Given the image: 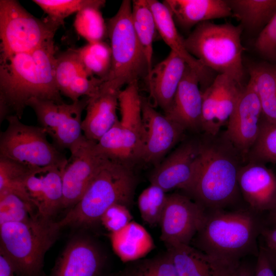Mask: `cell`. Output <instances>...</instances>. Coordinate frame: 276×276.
<instances>
[{"label":"cell","mask_w":276,"mask_h":276,"mask_svg":"<svg viewBox=\"0 0 276 276\" xmlns=\"http://www.w3.org/2000/svg\"><path fill=\"white\" fill-rule=\"evenodd\" d=\"M265 121L276 123V67L260 63L249 67Z\"/></svg>","instance_id":"f1b7e54d"},{"label":"cell","mask_w":276,"mask_h":276,"mask_svg":"<svg viewBox=\"0 0 276 276\" xmlns=\"http://www.w3.org/2000/svg\"><path fill=\"white\" fill-rule=\"evenodd\" d=\"M266 248V247H265ZM270 261L272 264L273 268L276 272V255L271 252L266 248Z\"/></svg>","instance_id":"bcb514c9"},{"label":"cell","mask_w":276,"mask_h":276,"mask_svg":"<svg viewBox=\"0 0 276 276\" xmlns=\"http://www.w3.org/2000/svg\"><path fill=\"white\" fill-rule=\"evenodd\" d=\"M174 21L185 29L212 19L233 16L226 0H165Z\"/></svg>","instance_id":"cb8c5ba5"},{"label":"cell","mask_w":276,"mask_h":276,"mask_svg":"<svg viewBox=\"0 0 276 276\" xmlns=\"http://www.w3.org/2000/svg\"><path fill=\"white\" fill-rule=\"evenodd\" d=\"M60 26L48 17H35L17 1L1 0V58L39 48L54 39Z\"/></svg>","instance_id":"ba28073f"},{"label":"cell","mask_w":276,"mask_h":276,"mask_svg":"<svg viewBox=\"0 0 276 276\" xmlns=\"http://www.w3.org/2000/svg\"><path fill=\"white\" fill-rule=\"evenodd\" d=\"M69 151L70 156L61 170L62 209L67 211L81 198L104 157L97 150L96 142L89 140L85 136Z\"/></svg>","instance_id":"7c38bea8"},{"label":"cell","mask_w":276,"mask_h":276,"mask_svg":"<svg viewBox=\"0 0 276 276\" xmlns=\"http://www.w3.org/2000/svg\"><path fill=\"white\" fill-rule=\"evenodd\" d=\"M270 219L271 222L274 224V227H276V204L271 211Z\"/></svg>","instance_id":"7dc6e473"},{"label":"cell","mask_w":276,"mask_h":276,"mask_svg":"<svg viewBox=\"0 0 276 276\" xmlns=\"http://www.w3.org/2000/svg\"><path fill=\"white\" fill-rule=\"evenodd\" d=\"M144 138L124 128L119 119L101 139V145L106 154L111 158L128 167L143 162Z\"/></svg>","instance_id":"d4e9b609"},{"label":"cell","mask_w":276,"mask_h":276,"mask_svg":"<svg viewBox=\"0 0 276 276\" xmlns=\"http://www.w3.org/2000/svg\"><path fill=\"white\" fill-rule=\"evenodd\" d=\"M257 257L254 276H275V270L265 246L259 245Z\"/></svg>","instance_id":"7bdbcfd3"},{"label":"cell","mask_w":276,"mask_h":276,"mask_svg":"<svg viewBox=\"0 0 276 276\" xmlns=\"http://www.w3.org/2000/svg\"><path fill=\"white\" fill-rule=\"evenodd\" d=\"M50 19L62 25L65 18L92 5L105 6L104 0H33Z\"/></svg>","instance_id":"74e56055"},{"label":"cell","mask_w":276,"mask_h":276,"mask_svg":"<svg viewBox=\"0 0 276 276\" xmlns=\"http://www.w3.org/2000/svg\"><path fill=\"white\" fill-rule=\"evenodd\" d=\"M131 10L132 2L124 0L117 13L106 22L112 60L103 84L119 90L124 85L146 80L151 70L135 32Z\"/></svg>","instance_id":"52a82bcc"},{"label":"cell","mask_w":276,"mask_h":276,"mask_svg":"<svg viewBox=\"0 0 276 276\" xmlns=\"http://www.w3.org/2000/svg\"><path fill=\"white\" fill-rule=\"evenodd\" d=\"M6 120L8 124L1 133L0 156L32 168H64L68 158L49 142L42 127L25 124L15 116Z\"/></svg>","instance_id":"9c48e42d"},{"label":"cell","mask_w":276,"mask_h":276,"mask_svg":"<svg viewBox=\"0 0 276 276\" xmlns=\"http://www.w3.org/2000/svg\"><path fill=\"white\" fill-rule=\"evenodd\" d=\"M87 71L92 76L106 80L111 66L110 45L104 41L88 43L75 49Z\"/></svg>","instance_id":"d6a6232c"},{"label":"cell","mask_w":276,"mask_h":276,"mask_svg":"<svg viewBox=\"0 0 276 276\" xmlns=\"http://www.w3.org/2000/svg\"><path fill=\"white\" fill-rule=\"evenodd\" d=\"M167 194L159 187L150 184L139 196L137 204L143 221L151 226L159 224Z\"/></svg>","instance_id":"d590c367"},{"label":"cell","mask_w":276,"mask_h":276,"mask_svg":"<svg viewBox=\"0 0 276 276\" xmlns=\"http://www.w3.org/2000/svg\"><path fill=\"white\" fill-rule=\"evenodd\" d=\"M242 27L231 23L201 22L184 39L188 52L205 67L242 85L244 77Z\"/></svg>","instance_id":"8992f818"},{"label":"cell","mask_w":276,"mask_h":276,"mask_svg":"<svg viewBox=\"0 0 276 276\" xmlns=\"http://www.w3.org/2000/svg\"><path fill=\"white\" fill-rule=\"evenodd\" d=\"M153 14L157 31L171 51L179 56L191 68L199 75L201 86L204 89L210 85V71L187 50L184 38L179 34L175 26L172 15L167 7L156 0H147Z\"/></svg>","instance_id":"603a6c76"},{"label":"cell","mask_w":276,"mask_h":276,"mask_svg":"<svg viewBox=\"0 0 276 276\" xmlns=\"http://www.w3.org/2000/svg\"><path fill=\"white\" fill-rule=\"evenodd\" d=\"M136 185L132 168L104 156L81 198L57 221L59 226H92L100 222L104 213L115 204L130 208Z\"/></svg>","instance_id":"3957f363"},{"label":"cell","mask_w":276,"mask_h":276,"mask_svg":"<svg viewBox=\"0 0 276 276\" xmlns=\"http://www.w3.org/2000/svg\"><path fill=\"white\" fill-rule=\"evenodd\" d=\"M115 276H178L172 260L166 252L150 258L128 262Z\"/></svg>","instance_id":"e575fe53"},{"label":"cell","mask_w":276,"mask_h":276,"mask_svg":"<svg viewBox=\"0 0 276 276\" xmlns=\"http://www.w3.org/2000/svg\"><path fill=\"white\" fill-rule=\"evenodd\" d=\"M238 153L227 139L225 144L212 140L199 143L195 180L189 196L206 211L225 209L236 200L241 167Z\"/></svg>","instance_id":"277c9868"},{"label":"cell","mask_w":276,"mask_h":276,"mask_svg":"<svg viewBox=\"0 0 276 276\" xmlns=\"http://www.w3.org/2000/svg\"><path fill=\"white\" fill-rule=\"evenodd\" d=\"M132 219L129 208L123 204H115L104 213L100 222L110 233H113L124 228L132 221Z\"/></svg>","instance_id":"60d3db41"},{"label":"cell","mask_w":276,"mask_h":276,"mask_svg":"<svg viewBox=\"0 0 276 276\" xmlns=\"http://www.w3.org/2000/svg\"><path fill=\"white\" fill-rule=\"evenodd\" d=\"M141 105L145 131L143 162L156 166L181 139L186 129L156 111L148 98L141 96Z\"/></svg>","instance_id":"2e32d148"},{"label":"cell","mask_w":276,"mask_h":276,"mask_svg":"<svg viewBox=\"0 0 276 276\" xmlns=\"http://www.w3.org/2000/svg\"><path fill=\"white\" fill-rule=\"evenodd\" d=\"M107 257L92 237L72 238L57 259L49 276H105Z\"/></svg>","instance_id":"5bb4252c"},{"label":"cell","mask_w":276,"mask_h":276,"mask_svg":"<svg viewBox=\"0 0 276 276\" xmlns=\"http://www.w3.org/2000/svg\"><path fill=\"white\" fill-rule=\"evenodd\" d=\"M131 15L135 32L152 69L153 42L157 29L148 1H132Z\"/></svg>","instance_id":"f546056e"},{"label":"cell","mask_w":276,"mask_h":276,"mask_svg":"<svg viewBox=\"0 0 276 276\" xmlns=\"http://www.w3.org/2000/svg\"><path fill=\"white\" fill-rule=\"evenodd\" d=\"M120 91L103 84L97 94L89 97L82 123L86 139L97 142L119 119L117 109Z\"/></svg>","instance_id":"7402d4cb"},{"label":"cell","mask_w":276,"mask_h":276,"mask_svg":"<svg viewBox=\"0 0 276 276\" xmlns=\"http://www.w3.org/2000/svg\"><path fill=\"white\" fill-rule=\"evenodd\" d=\"M187 66L186 62L175 52L153 67L147 79L148 100L155 107L167 113L171 108L175 93Z\"/></svg>","instance_id":"ffe728a7"},{"label":"cell","mask_w":276,"mask_h":276,"mask_svg":"<svg viewBox=\"0 0 276 276\" xmlns=\"http://www.w3.org/2000/svg\"><path fill=\"white\" fill-rule=\"evenodd\" d=\"M263 228L257 213L249 209L206 211L190 245L221 264H234L247 256H258Z\"/></svg>","instance_id":"7a4b0ae2"},{"label":"cell","mask_w":276,"mask_h":276,"mask_svg":"<svg viewBox=\"0 0 276 276\" xmlns=\"http://www.w3.org/2000/svg\"><path fill=\"white\" fill-rule=\"evenodd\" d=\"M206 214L205 209L189 196L178 193L167 194L159 224L161 240L167 247L190 245Z\"/></svg>","instance_id":"8fae6325"},{"label":"cell","mask_w":276,"mask_h":276,"mask_svg":"<svg viewBox=\"0 0 276 276\" xmlns=\"http://www.w3.org/2000/svg\"><path fill=\"white\" fill-rule=\"evenodd\" d=\"M262 115L258 96L249 79L242 88L224 134L225 137L243 157L247 156L258 138Z\"/></svg>","instance_id":"4fadbf2b"},{"label":"cell","mask_w":276,"mask_h":276,"mask_svg":"<svg viewBox=\"0 0 276 276\" xmlns=\"http://www.w3.org/2000/svg\"><path fill=\"white\" fill-rule=\"evenodd\" d=\"M178 276H214L218 262L191 245L167 247Z\"/></svg>","instance_id":"4316f807"},{"label":"cell","mask_w":276,"mask_h":276,"mask_svg":"<svg viewBox=\"0 0 276 276\" xmlns=\"http://www.w3.org/2000/svg\"><path fill=\"white\" fill-rule=\"evenodd\" d=\"M247 156L249 161L276 163V123L261 122L258 138Z\"/></svg>","instance_id":"f35d334b"},{"label":"cell","mask_w":276,"mask_h":276,"mask_svg":"<svg viewBox=\"0 0 276 276\" xmlns=\"http://www.w3.org/2000/svg\"><path fill=\"white\" fill-rule=\"evenodd\" d=\"M54 39L28 53L0 59V121L10 116L21 119L32 98L63 100L55 80Z\"/></svg>","instance_id":"6da1fadb"},{"label":"cell","mask_w":276,"mask_h":276,"mask_svg":"<svg viewBox=\"0 0 276 276\" xmlns=\"http://www.w3.org/2000/svg\"><path fill=\"white\" fill-rule=\"evenodd\" d=\"M0 276H16L10 262L1 254Z\"/></svg>","instance_id":"f6af8a7d"},{"label":"cell","mask_w":276,"mask_h":276,"mask_svg":"<svg viewBox=\"0 0 276 276\" xmlns=\"http://www.w3.org/2000/svg\"><path fill=\"white\" fill-rule=\"evenodd\" d=\"M55 80L60 94L72 102L94 96L104 83L87 71L73 49L56 56Z\"/></svg>","instance_id":"ac0fdd59"},{"label":"cell","mask_w":276,"mask_h":276,"mask_svg":"<svg viewBox=\"0 0 276 276\" xmlns=\"http://www.w3.org/2000/svg\"><path fill=\"white\" fill-rule=\"evenodd\" d=\"M240 193L256 213L271 211L276 204V176L261 163L249 161L238 174Z\"/></svg>","instance_id":"d6986e66"},{"label":"cell","mask_w":276,"mask_h":276,"mask_svg":"<svg viewBox=\"0 0 276 276\" xmlns=\"http://www.w3.org/2000/svg\"><path fill=\"white\" fill-rule=\"evenodd\" d=\"M233 16L249 31L263 29L276 12V0H226Z\"/></svg>","instance_id":"83f0119b"},{"label":"cell","mask_w":276,"mask_h":276,"mask_svg":"<svg viewBox=\"0 0 276 276\" xmlns=\"http://www.w3.org/2000/svg\"><path fill=\"white\" fill-rule=\"evenodd\" d=\"M255 48L263 57L276 62V12L260 31Z\"/></svg>","instance_id":"ab89813d"},{"label":"cell","mask_w":276,"mask_h":276,"mask_svg":"<svg viewBox=\"0 0 276 276\" xmlns=\"http://www.w3.org/2000/svg\"><path fill=\"white\" fill-rule=\"evenodd\" d=\"M199 143L186 142L172 151L156 166L151 173L150 184L165 192L181 189L189 196L194 184Z\"/></svg>","instance_id":"e0dca14e"},{"label":"cell","mask_w":276,"mask_h":276,"mask_svg":"<svg viewBox=\"0 0 276 276\" xmlns=\"http://www.w3.org/2000/svg\"><path fill=\"white\" fill-rule=\"evenodd\" d=\"M57 221L37 215L25 222L0 224V252L16 276H43L44 258L57 239Z\"/></svg>","instance_id":"5b68a950"},{"label":"cell","mask_w":276,"mask_h":276,"mask_svg":"<svg viewBox=\"0 0 276 276\" xmlns=\"http://www.w3.org/2000/svg\"><path fill=\"white\" fill-rule=\"evenodd\" d=\"M38 215L32 202L13 193L0 195V224L27 221Z\"/></svg>","instance_id":"8d00e7d4"},{"label":"cell","mask_w":276,"mask_h":276,"mask_svg":"<svg viewBox=\"0 0 276 276\" xmlns=\"http://www.w3.org/2000/svg\"><path fill=\"white\" fill-rule=\"evenodd\" d=\"M42 176V197L38 214L43 217L52 219L62 208L63 193L61 169L57 167L43 168Z\"/></svg>","instance_id":"4dcf8cb0"},{"label":"cell","mask_w":276,"mask_h":276,"mask_svg":"<svg viewBox=\"0 0 276 276\" xmlns=\"http://www.w3.org/2000/svg\"><path fill=\"white\" fill-rule=\"evenodd\" d=\"M89 97H84L71 104L32 98L27 103L34 110L37 121L53 144L60 150L71 149L84 137L82 114Z\"/></svg>","instance_id":"30bf717a"},{"label":"cell","mask_w":276,"mask_h":276,"mask_svg":"<svg viewBox=\"0 0 276 276\" xmlns=\"http://www.w3.org/2000/svg\"><path fill=\"white\" fill-rule=\"evenodd\" d=\"M103 7L89 6L76 13L74 22L75 29L88 43L102 41L107 35L106 23L100 11Z\"/></svg>","instance_id":"836d02e7"},{"label":"cell","mask_w":276,"mask_h":276,"mask_svg":"<svg viewBox=\"0 0 276 276\" xmlns=\"http://www.w3.org/2000/svg\"><path fill=\"white\" fill-rule=\"evenodd\" d=\"M243 86L226 75L218 74L202 91L201 129L207 135L216 136L227 123Z\"/></svg>","instance_id":"9a60e30c"},{"label":"cell","mask_w":276,"mask_h":276,"mask_svg":"<svg viewBox=\"0 0 276 276\" xmlns=\"http://www.w3.org/2000/svg\"><path fill=\"white\" fill-rule=\"evenodd\" d=\"M36 169L0 156V195L13 193L33 204L25 183L28 176Z\"/></svg>","instance_id":"1f68e13d"},{"label":"cell","mask_w":276,"mask_h":276,"mask_svg":"<svg viewBox=\"0 0 276 276\" xmlns=\"http://www.w3.org/2000/svg\"><path fill=\"white\" fill-rule=\"evenodd\" d=\"M110 236L114 250L124 262L141 259L153 245L146 230L133 221L120 231L110 233Z\"/></svg>","instance_id":"484cf974"},{"label":"cell","mask_w":276,"mask_h":276,"mask_svg":"<svg viewBox=\"0 0 276 276\" xmlns=\"http://www.w3.org/2000/svg\"><path fill=\"white\" fill-rule=\"evenodd\" d=\"M255 268L240 261L231 264L218 263L214 276H254Z\"/></svg>","instance_id":"b9f144b4"},{"label":"cell","mask_w":276,"mask_h":276,"mask_svg":"<svg viewBox=\"0 0 276 276\" xmlns=\"http://www.w3.org/2000/svg\"><path fill=\"white\" fill-rule=\"evenodd\" d=\"M261 235L266 243V248L276 255V227L272 229L263 227Z\"/></svg>","instance_id":"ee69618b"},{"label":"cell","mask_w":276,"mask_h":276,"mask_svg":"<svg viewBox=\"0 0 276 276\" xmlns=\"http://www.w3.org/2000/svg\"><path fill=\"white\" fill-rule=\"evenodd\" d=\"M198 73L187 64L184 74L175 93L172 105L164 114L181 125L186 129H201L202 93Z\"/></svg>","instance_id":"44dd1931"}]
</instances>
